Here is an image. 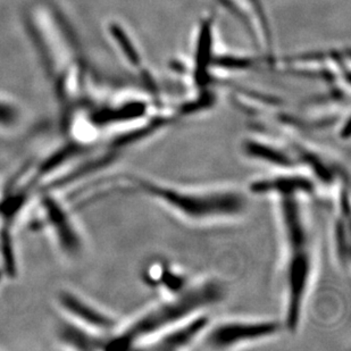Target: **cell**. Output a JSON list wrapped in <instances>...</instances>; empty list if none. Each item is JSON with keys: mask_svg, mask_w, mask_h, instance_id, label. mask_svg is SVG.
Masks as SVG:
<instances>
[{"mask_svg": "<svg viewBox=\"0 0 351 351\" xmlns=\"http://www.w3.org/2000/svg\"><path fill=\"white\" fill-rule=\"evenodd\" d=\"M278 222L283 247L282 285H283V328L295 333L302 325L308 298L315 264L314 232L304 197L298 195H276Z\"/></svg>", "mask_w": 351, "mask_h": 351, "instance_id": "1", "label": "cell"}, {"mask_svg": "<svg viewBox=\"0 0 351 351\" xmlns=\"http://www.w3.org/2000/svg\"><path fill=\"white\" fill-rule=\"evenodd\" d=\"M25 21L57 97L70 112L88 83L75 34L60 10L46 0L32 1L25 12Z\"/></svg>", "mask_w": 351, "mask_h": 351, "instance_id": "2", "label": "cell"}, {"mask_svg": "<svg viewBox=\"0 0 351 351\" xmlns=\"http://www.w3.org/2000/svg\"><path fill=\"white\" fill-rule=\"evenodd\" d=\"M228 285L217 278L189 281L184 287L169 293L121 328L107 335L103 350H130L141 348L146 342L195 315L208 312L226 300Z\"/></svg>", "mask_w": 351, "mask_h": 351, "instance_id": "3", "label": "cell"}, {"mask_svg": "<svg viewBox=\"0 0 351 351\" xmlns=\"http://www.w3.org/2000/svg\"><path fill=\"white\" fill-rule=\"evenodd\" d=\"M123 180L130 189L153 199L191 223L232 221L248 210V195L235 188H190L139 176H126Z\"/></svg>", "mask_w": 351, "mask_h": 351, "instance_id": "4", "label": "cell"}, {"mask_svg": "<svg viewBox=\"0 0 351 351\" xmlns=\"http://www.w3.org/2000/svg\"><path fill=\"white\" fill-rule=\"evenodd\" d=\"M269 64L275 70L299 77L321 79L335 90L348 93L350 86V57L348 51H323L292 56L274 57Z\"/></svg>", "mask_w": 351, "mask_h": 351, "instance_id": "5", "label": "cell"}, {"mask_svg": "<svg viewBox=\"0 0 351 351\" xmlns=\"http://www.w3.org/2000/svg\"><path fill=\"white\" fill-rule=\"evenodd\" d=\"M282 330V321L273 318L226 319L210 323L200 343L210 350H231L271 340Z\"/></svg>", "mask_w": 351, "mask_h": 351, "instance_id": "6", "label": "cell"}, {"mask_svg": "<svg viewBox=\"0 0 351 351\" xmlns=\"http://www.w3.org/2000/svg\"><path fill=\"white\" fill-rule=\"evenodd\" d=\"M40 213L60 254L71 261L79 259L84 252L86 242L70 207L55 195L53 190H43Z\"/></svg>", "mask_w": 351, "mask_h": 351, "instance_id": "7", "label": "cell"}, {"mask_svg": "<svg viewBox=\"0 0 351 351\" xmlns=\"http://www.w3.org/2000/svg\"><path fill=\"white\" fill-rule=\"evenodd\" d=\"M55 305L62 317L98 335L107 337L117 328L113 315L73 289H60L55 295Z\"/></svg>", "mask_w": 351, "mask_h": 351, "instance_id": "8", "label": "cell"}, {"mask_svg": "<svg viewBox=\"0 0 351 351\" xmlns=\"http://www.w3.org/2000/svg\"><path fill=\"white\" fill-rule=\"evenodd\" d=\"M245 27L256 49L267 62L274 58L272 29L261 0H217Z\"/></svg>", "mask_w": 351, "mask_h": 351, "instance_id": "9", "label": "cell"}, {"mask_svg": "<svg viewBox=\"0 0 351 351\" xmlns=\"http://www.w3.org/2000/svg\"><path fill=\"white\" fill-rule=\"evenodd\" d=\"M207 313L195 315L179 324L174 325L143 346V348L153 350H182L200 342L202 335L210 324ZM141 347V348H143Z\"/></svg>", "mask_w": 351, "mask_h": 351, "instance_id": "10", "label": "cell"}, {"mask_svg": "<svg viewBox=\"0 0 351 351\" xmlns=\"http://www.w3.org/2000/svg\"><path fill=\"white\" fill-rule=\"evenodd\" d=\"M316 189L317 182L309 174L300 172V169L281 171L276 176L262 178L249 186L250 193L272 197L298 195L306 198L312 195Z\"/></svg>", "mask_w": 351, "mask_h": 351, "instance_id": "11", "label": "cell"}, {"mask_svg": "<svg viewBox=\"0 0 351 351\" xmlns=\"http://www.w3.org/2000/svg\"><path fill=\"white\" fill-rule=\"evenodd\" d=\"M105 36L110 43L117 58L124 67L132 73L139 74L147 80L149 86H155L152 75L147 74L143 53L140 51L136 41L124 24L117 20H110L105 24Z\"/></svg>", "mask_w": 351, "mask_h": 351, "instance_id": "12", "label": "cell"}, {"mask_svg": "<svg viewBox=\"0 0 351 351\" xmlns=\"http://www.w3.org/2000/svg\"><path fill=\"white\" fill-rule=\"evenodd\" d=\"M242 152L254 162H262L278 171H292L302 167L295 152L261 136H250L243 140Z\"/></svg>", "mask_w": 351, "mask_h": 351, "instance_id": "13", "label": "cell"}, {"mask_svg": "<svg viewBox=\"0 0 351 351\" xmlns=\"http://www.w3.org/2000/svg\"><path fill=\"white\" fill-rule=\"evenodd\" d=\"M56 335L60 345L75 350H103L107 338L64 317L57 325Z\"/></svg>", "mask_w": 351, "mask_h": 351, "instance_id": "14", "label": "cell"}, {"mask_svg": "<svg viewBox=\"0 0 351 351\" xmlns=\"http://www.w3.org/2000/svg\"><path fill=\"white\" fill-rule=\"evenodd\" d=\"M25 114L16 100L0 93V132H14L23 124Z\"/></svg>", "mask_w": 351, "mask_h": 351, "instance_id": "15", "label": "cell"}, {"mask_svg": "<svg viewBox=\"0 0 351 351\" xmlns=\"http://www.w3.org/2000/svg\"><path fill=\"white\" fill-rule=\"evenodd\" d=\"M3 272H1V271H0V285H1V282H3Z\"/></svg>", "mask_w": 351, "mask_h": 351, "instance_id": "16", "label": "cell"}]
</instances>
